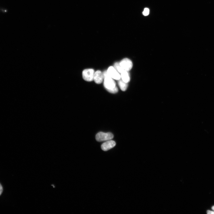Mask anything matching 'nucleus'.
Listing matches in <instances>:
<instances>
[{"mask_svg": "<svg viewBox=\"0 0 214 214\" xmlns=\"http://www.w3.org/2000/svg\"><path fill=\"white\" fill-rule=\"evenodd\" d=\"M207 213L208 214H214V211H212L210 210H208L207 211Z\"/></svg>", "mask_w": 214, "mask_h": 214, "instance_id": "obj_14", "label": "nucleus"}, {"mask_svg": "<svg viewBox=\"0 0 214 214\" xmlns=\"http://www.w3.org/2000/svg\"><path fill=\"white\" fill-rule=\"evenodd\" d=\"M121 74L122 80L126 83H129L130 81V78L128 71L124 70Z\"/></svg>", "mask_w": 214, "mask_h": 214, "instance_id": "obj_8", "label": "nucleus"}, {"mask_svg": "<svg viewBox=\"0 0 214 214\" xmlns=\"http://www.w3.org/2000/svg\"><path fill=\"white\" fill-rule=\"evenodd\" d=\"M107 72L110 77L115 80H119L121 78V76L119 74L113 66L109 68Z\"/></svg>", "mask_w": 214, "mask_h": 214, "instance_id": "obj_5", "label": "nucleus"}, {"mask_svg": "<svg viewBox=\"0 0 214 214\" xmlns=\"http://www.w3.org/2000/svg\"><path fill=\"white\" fill-rule=\"evenodd\" d=\"M118 83L121 90L123 91H125L127 88L128 83L124 82L122 79L118 80Z\"/></svg>", "mask_w": 214, "mask_h": 214, "instance_id": "obj_9", "label": "nucleus"}, {"mask_svg": "<svg viewBox=\"0 0 214 214\" xmlns=\"http://www.w3.org/2000/svg\"><path fill=\"white\" fill-rule=\"evenodd\" d=\"M104 85L106 90L110 93H115L118 91L115 82L111 77L106 78L104 79Z\"/></svg>", "mask_w": 214, "mask_h": 214, "instance_id": "obj_1", "label": "nucleus"}, {"mask_svg": "<svg viewBox=\"0 0 214 214\" xmlns=\"http://www.w3.org/2000/svg\"><path fill=\"white\" fill-rule=\"evenodd\" d=\"M212 209L214 211V205L213 206V207H212Z\"/></svg>", "mask_w": 214, "mask_h": 214, "instance_id": "obj_15", "label": "nucleus"}, {"mask_svg": "<svg viewBox=\"0 0 214 214\" xmlns=\"http://www.w3.org/2000/svg\"><path fill=\"white\" fill-rule=\"evenodd\" d=\"M120 64L123 69L127 71H130L133 67L131 61L127 58L122 60L120 63Z\"/></svg>", "mask_w": 214, "mask_h": 214, "instance_id": "obj_4", "label": "nucleus"}, {"mask_svg": "<svg viewBox=\"0 0 214 214\" xmlns=\"http://www.w3.org/2000/svg\"><path fill=\"white\" fill-rule=\"evenodd\" d=\"M103 78L104 79L106 78L111 77L108 74L107 72V70L105 71L103 73Z\"/></svg>", "mask_w": 214, "mask_h": 214, "instance_id": "obj_12", "label": "nucleus"}, {"mask_svg": "<svg viewBox=\"0 0 214 214\" xmlns=\"http://www.w3.org/2000/svg\"><path fill=\"white\" fill-rule=\"evenodd\" d=\"M149 13V10L148 8L145 9L144 11L143 12V14L145 16H147L148 15Z\"/></svg>", "mask_w": 214, "mask_h": 214, "instance_id": "obj_11", "label": "nucleus"}, {"mask_svg": "<svg viewBox=\"0 0 214 214\" xmlns=\"http://www.w3.org/2000/svg\"><path fill=\"white\" fill-rule=\"evenodd\" d=\"M114 138L113 135L111 133H104L100 132L96 136V139L99 142L111 140Z\"/></svg>", "mask_w": 214, "mask_h": 214, "instance_id": "obj_2", "label": "nucleus"}, {"mask_svg": "<svg viewBox=\"0 0 214 214\" xmlns=\"http://www.w3.org/2000/svg\"><path fill=\"white\" fill-rule=\"evenodd\" d=\"M3 188L1 184H0V196L2 194L3 192Z\"/></svg>", "mask_w": 214, "mask_h": 214, "instance_id": "obj_13", "label": "nucleus"}, {"mask_svg": "<svg viewBox=\"0 0 214 214\" xmlns=\"http://www.w3.org/2000/svg\"><path fill=\"white\" fill-rule=\"evenodd\" d=\"M116 144V142L114 141L111 140H108L102 145L101 148L104 151H107L114 147Z\"/></svg>", "mask_w": 214, "mask_h": 214, "instance_id": "obj_6", "label": "nucleus"}, {"mask_svg": "<svg viewBox=\"0 0 214 214\" xmlns=\"http://www.w3.org/2000/svg\"><path fill=\"white\" fill-rule=\"evenodd\" d=\"M94 71L92 69H88L84 70L83 72V77L84 80L88 82L93 80Z\"/></svg>", "mask_w": 214, "mask_h": 214, "instance_id": "obj_3", "label": "nucleus"}, {"mask_svg": "<svg viewBox=\"0 0 214 214\" xmlns=\"http://www.w3.org/2000/svg\"><path fill=\"white\" fill-rule=\"evenodd\" d=\"M103 75L101 71L97 70L94 73L93 80L95 82L98 84L101 83L103 81Z\"/></svg>", "mask_w": 214, "mask_h": 214, "instance_id": "obj_7", "label": "nucleus"}, {"mask_svg": "<svg viewBox=\"0 0 214 214\" xmlns=\"http://www.w3.org/2000/svg\"><path fill=\"white\" fill-rule=\"evenodd\" d=\"M114 68L116 70L117 72L121 73L125 70L123 69L121 66L120 63L116 62L114 65Z\"/></svg>", "mask_w": 214, "mask_h": 214, "instance_id": "obj_10", "label": "nucleus"}]
</instances>
